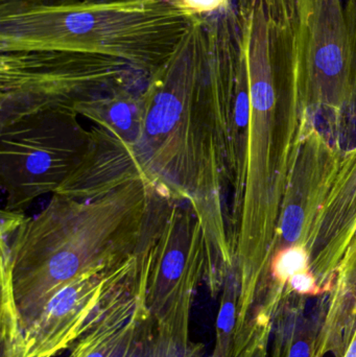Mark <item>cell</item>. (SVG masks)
<instances>
[{"label":"cell","mask_w":356,"mask_h":357,"mask_svg":"<svg viewBox=\"0 0 356 357\" xmlns=\"http://www.w3.org/2000/svg\"><path fill=\"white\" fill-rule=\"evenodd\" d=\"M159 211L154 227L141 249L131 257L82 275L58 291L37 318L23 329L29 357H54L85 335L98 319L109 298L142 268L165 218Z\"/></svg>","instance_id":"obj_9"},{"label":"cell","mask_w":356,"mask_h":357,"mask_svg":"<svg viewBox=\"0 0 356 357\" xmlns=\"http://www.w3.org/2000/svg\"><path fill=\"white\" fill-rule=\"evenodd\" d=\"M2 210L24 213L36 199L54 195L82 162L91 144L73 111L26 115L0 127Z\"/></svg>","instance_id":"obj_7"},{"label":"cell","mask_w":356,"mask_h":357,"mask_svg":"<svg viewBox=\"0 0 356 357\" xmlns=\"http://www.w3.org/2000/svg\"><path fill=\"white\" fill-rule=\"evenodd\" d=\"M2 357H29L8 268H1Z\"/></svg>","instance_id":"obj_17"},{"label":"cell","mask_w":356,"mask_h":357,"mask_svg":"<svg viewBox=\"0 0 356 357\" xmlns=\"http://www.w3.org/2000/svg\"><path fill=\"white\" fill-rule=\"evenodd\" d=\"M72 1H85V2H114V1H129V0H72Z\"/></svg>","instance_id":"obj_22"},{"label":"cell","mask_w":356,"mask_h":357,"mask_svg":"<svg viewBox=\"0 0 356 357\" xmlns=\"http://www.w3.org/2000/svg\"><path fill=\"white\" fill-rule=\"evenodd\" d=\"M309 125L344 151L356 146V52L342 0H282Z\"/></svg>","instance_id":"obj_5"},{"label":"cell","mask_w":356,"mask_h":357,"mask_svg":"<svg viewBox=\"0 0 356 357\" xmlns=\"http://www.w3.org/2000/svg\"><path fill=\"white\" fill-rule=\"evenodd\" d=\"M150 75L111 56L66 52H0V127L35 113L73 111L121 90H144Z\"/></svg>","instance_id":"obj_6"},{"label":"cell","mask_w":356,"mask_h":357,"mask_svg":"<svg viewBox=\"0 0 356 357\" xmlns=\"http://www.w3.org/2000/svg\"><path fill=\"white\" fill-rule=\"evenodd\" d=\"M356 231V146L346 151L311 243V271L323 296L330 293L339 264Z\"/></svg>","instance_id":"obj_12"},{"label":"cell","mask_w":356,"mask_h":357,"mask_svg":"<svg viewBox=\"0 0 356 357\" xmlns=\"http://www.w3.org/2000/svg\"><path fill=\"white\" fill-rule=\"evenodd\" d=\"M307 299L293 297L284 301L273 323L271 356L316 357L318 326L307 312Z\"/></svg>","instance_id":"obj_16"},{"label":"cell","mask_w":356,"mask_h":357,"mask_svg":"<svg viewBox=\"0 0 356 357\" xmlns=\"http://www.w3.org/2000/svg\"><path fill=\"white\" fill-rule=\"evenodd\" d=\"M161 197L146 178L96 199L54 193L41 212L1 238V262L10 272L22 328L71 281L137 253L156 222Z\"/></svg>","instance_id":"obj_3"},{"label":"cell","mask_w":356,"mask_h":357,"mask_svg":"<svg viewBox=\"0 0 356 357\" xmlns=\"http://www.w3.org/2000/svg\"><path fill=\"white\" fill-rule=\"evenodd\" d=\"M144 90H121L95 100L81 102L75 111L95 127L116 136L133 148L144 125Z\"/></svg>","instance_id":"obj_15"},{"label":"cell","mask_w":356,"mask_h":357,"mask_svg":"<svg viewBox=\"0 0 356 357\" xmlns=\"http://www.w3.org/2000/svg\"><path fill=\"white\" fill-rule=\"evenodd\" d=\"M0 52H66L111 56L152 77L196 15L173 0L10 1L0 6Z\"/></svg>","instance_id":"obj_4"},{"label":"cell","mask_w":356,"mask_h":357,"mask_svg":"<svg viewBox=\"0 0 356 357\" xmlns=\"http://www.w3.org/2000/svg\"><path fill=\"white\" fill-rule=\"evenodd\" d=\"M247 73L236 8L196 17L142 92L144 125L132 148L148 182L194 209L221 285L235 266L228 197L235 178L238 94Z\"/></svg>","instance_id":"obj_1"},{"label":"cell","mask_w":356,"mask_h":357,"mask_svg":"<svg viewBox=\"0 0 356 357\" xmlns=\"http://www.w3.org/2000/svg\"><path fill=\"white\" fill-rule=\"evenodd\" d=\"M240 20L248 67V130L242 189L230 202V215L238 302L251 308L267 287L282 202L311 125L273 4L258 0L252 14Z\"/></svg>","instance_id":"obj_2"},{"label":"cell","mask_w":356,"mask_h":357,"mask_svg":"<svg viewBox=\"0 0 356 357\" xmlns=\"http://www.w3.org/2000/svg\"><path fill=\"white\" fill-rule=\"evenodd\" d=\"M180 8L190 15L207 16L227 10L232 6L231 0H173Z\"/></svg>","instance_id":"obj_18"},{"label":"cell","mask_w":356,"mask_h":357,"mask_svg":"<svg viewBox=\"0 0 356 357\" xmlns=\"http://www.w3.org/2000/svg\"><path fill=\"white\" fill-rule=\"evenodd\" d=\"M318 308L316 357H343L356 329V231Z\"/></svg>","instance_id":"obj_14"},{"label":"cell","mask_w":356,"mask_h":357,"mask_svg":"<svg viewBox=\"0 0 356 357\" xmlns=\"http://www.w3.org/2000/svg\"><path fill=\"white\" fill-rule=\"evenodd\" d=\"M22 1V2H29V3H39V4H52V3H61V2H69L72 1V0H8V1ZM6 2H2V3H6Z\"/></svg>","instance_id":"obj_20"},{"label":"cell","mask_w":356,"mask_h":357,"mask_svg":"<svg viewBox=\"0 0 356 357\" xmlns=\"http://www.w3.org/2000/svg\"><path fill=\"white\" fill-rule=\"evenodd\" d=\"M343 357H356V329L355 335H353V339H351L350 343H349L348 347H347Z\"/></svg>","instance_id":"obj_21"},{"label":"cell","mask_w":356,"mask_h":357,"mask_svg":"<svg viewBox=\"0 0 356 357\" xmlns=\"http://www.w3.org/2000/svg\"><path fill=\"white\" fill-rule=\"evenodd\" d=\"M212 296L221 291L206 236L194 209L171 199L150 252L146 303L159 326L188 335V323L199 285Z\"/></svg>","instance_id":"obj_8"},{"label":"cell","mask_w":356,"mask_h":357,"mask_svg":"<svg viewBox=\"0 0 356 357\" xmlns=\"http://www.w3.org/2000/svg\"><path fill=\"white\" fill-rule=\"evenodd\" d=\"M68 357H204L189 335L160 328L140 293L116 294Z\"/></svg>","instance_id":"obj_10"},{"label":"cell","mask_w":356,"mask_h":357,"mask_svg":"<svg viewBox=\"0 0 356 357\" xmlns=\"http://www.w3.org/2000/svg\"><path fill=\"white\" fill-rule=\"evenodd\" d=\"M139 178H144L131 146L109 132L94 127L87 154L56 195L75 199H96Z\"/></svg>","instance_id":"obj_13"},{"label":"cell","mask_w":356,"mask_h":357,"mask_svg":"<svg viewBox=\"0 0 356 357\" xmlns=\"http://www.w3.org/2000/svg\"><path fill=\"white\" fill-rule=\"evenodd\" d=\"M258 0H238L236 4V12L240 18H247L252 14Z\"/></svg>","instance_id":"obj_19"},{"label":"cell","mask_w":356,"mask_h":357,"mask_svg":"<svg viewBox=\"0 0 356 357\" xmlns=\"http://www.w3.org/2000/svg\"><path fill=\"white\" fill-rule=\"evenodd\" d=\"M344 153L317 128H307L282 202L272 256L290 245L311 249Z\"/></svg>","instance_id":"obj_11"}]
</instances>
